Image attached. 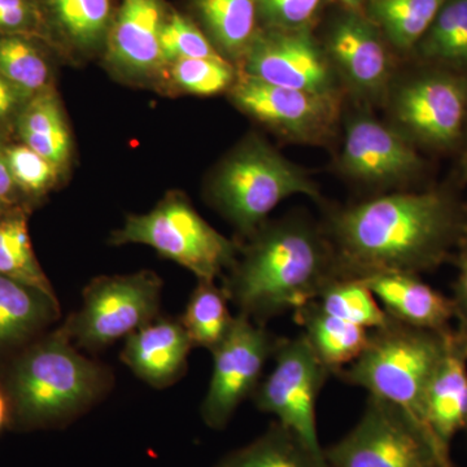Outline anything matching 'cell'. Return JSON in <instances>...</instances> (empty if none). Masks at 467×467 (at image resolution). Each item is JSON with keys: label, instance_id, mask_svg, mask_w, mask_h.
I'll use <instances>...</instances> for the list:
<instances>
[{"label": "cell", "instance_id": "obj_27", "mask_svg": "<svg viewBox=\"0 0 467 467\" xmlns=\"http://www.w3.org/2000/svg\"><path fill=\"white\" fill-rule=\"evenodd\" d=\"M229 297L214 281L198 279L181 322L186 328L193 347L213 350L225 339L234 317L229 309Z\"/></svg>", "mask_w": 467, "mask_h": 467}, {"label": "cell", "instance_id": "obj_16", "mask_svg": "<svg viewBox=\"0 0 467 467\" xmlns=\"http://www.w3.org/2000/svg\"><path fill=\"white\" fill-rule=\"evenodd\" d=\"M420 420L447 453L454 436L467 431V344L454 328L444 358L427 384Z\"/></svg>", "mask_w": 467, "mask_h": 467}, {"label": "cell", "instance_id": "obj_19", "mask_svg": "<svg viewBox=\"0 0 467 467\" xmlns=\"http://www.w3.org/2000/svg\"><path fill=\"white\" fill-rule=\"evenodd\" d=\"M159 0H124L109 33V58L131 73H149L162 64Z\"/></svg>", "mask_w": 467, "mask_h": 467}, {"label": "cell", "instance_id": "obj_37", "mask_svg": "<svg viewBox=\"0 0 467 467\" xmlns=\"http://www.w3.org/2000/svg\"><path fill=\"white\" fill-rule=\"evenodd\" d=\"M453 259L456 260L457 278L453 285V297L451 299L459 321L456 330L467 344V230Z\"/></svg>", "mask_w": 467, "mask_h": 467}, {"label": "cell", "instance_id": "obj_2", "mask_svg": "<svg viewBox=\"0 0 467 467\" xmlns=\"http://www.w3.org/2000/svg\"><path fill=\"white\" fill-rule=\"evenodd\" d=\"M254 235L223 288L239 313L257 324L317 300L326 285L343 278L327 235L308 221L290 218Z\"/></svg>", "mask_w": 467, "mask_h": 467}, {"label": "cell", "instance_id": "obj_7", "mask_svg": "<svg viewBox=\"0 0 467 467\" xmlns=\"http://www.w3.org/2000/svg\"><path fill=\"white\" fill-rule=\"evenodd\" d=\"M113 243L150 245L205 281H216L238 259L236 245L180 195L168 196L149 213L129 217Z\"/></svg>", "mask_w": 467, "mask_h": 467}, {"label": "cell", "instance_id": "obj_22", "mask_svg": "<svg viewBox=\"0 0 467 467\" xmlns=\"http://www.w3.org/2000/svg\"><path fill=\"white\" fill-rule=\"evenodd\" d=\"M16 125L26 146L57 168L67 164L70 158L72 140L60 101L54 91L48 88L27 101L18 116Z\"/></svg>", "mask_w": 467, "mask_h": 467}, {"label": "cell", "instance_id": "obj_15", "mask_svg": "<svg viewBox=\"0 0 467 467\" xmlns=\"http://www.w3.org/2000/svg\"><path fill=\"white\" fill-rule=\"evenodd\" d=\"M325 52L335 73L358 97L377 100L389 91V50L382 33L367 15L344 9L328 29Z\"/></svg>", "mask_w": 467, "mask_h": 467}, {"label": "cell", "instance_id": "obj_1", "mask_svg": "<svg viewBox=\"0 0 467 467\" xmlns=\"http://www.w3.org/2000/svg\"><path fill=\"white\" fill-rule=\"evenodd\" d=\"M467 230V209L448 190L396 192L339 209L328 220L343 278L432 272L453 259Z\"/></svg>", "mask_w": 467, "mask_h": 467}, {"label": "cell", "instance_id": "obj_12", "mask_svg": "<svg viewBox=\"0 0 467 467\" xmlns=\"http://www.w3.org/2000/svg\"><path fill=\"white\" fill-rule=\"evenodd\" d=\"M234 103L294 143L324 144L339 119L337 94H318L265 84L243 76L232 88Z\"/></svg>", "mask_w": 467, "mask_h": 467}, {"label": "cell", "instance_id": "obj_20", "mask_svg": "<svg viewBox=\"0 0 467 467\" xmlns=\"http://www.w3.org/2000/svg\"><path fill=\"white\" fill-rule=\"evenodd\" d=\"M295 319L331 376H337L367 348L370 330L325 312L316 300L295 310Z\"/></svg>", "mask_w": 467, "mask_h": 467}, {"label": "cell", "instance_id": "obj_40", "mask_svg": "<svg viewBox=\"0 0 467 467\" xmlns=\"http://www.w3.org/2000/svg\"><path fill=\"white\" fill-rule=\"evenodd\" d=\"M12 418L11 402L7 392L0 389V431L7 426L8 420Z\"/></svg>", "mask_w": 467, "mask_h": 467}, {"label": "cell", "instance_id": "obj_13", "mask_svg": "<svg viewBox=\"0 0 467 467\" xmlns=\"http://www.w3.org/2000/svg\"><path fill=\"white\" fill-rule=\"evenodd\" d=\"M244 75L281 88L337 94V73L310 29L257 33L244 55Z\"/></svg>", "mask_w": 467, "mask_h": 467}, {"label": "cell", "instance_id": "obj_32", "mask_svg": "<svg viewBox=\"0 0 467 467\" xmlns=\"http://www.w3.org/2000/svg\"><path fill=\"white\" fill-rule=\"evenodd\" d=\"M171 77L182 90L211 97L234 86L235 70L223 57L182 58L173 63Z\"/></svg>", "mask_w": 467, "mask_h": 467}, {"label": "cell", "instance_id": "obj_10", "mask_svg": "<svg viewBox=\"0 0 467 467\" xmlns=\"http://www.w3.org/2000/svg\"><path fill=\"white\" fill-rule=\"evenodd\" d=\"M393 115L413 143L451 150L462 142L467 119V76L425 66L399 88Z\"/></svg>", "mask_w": 467, "mask_h": 467}, {"label": "cell", "instance_id": "obj_35", "mask_svg": "<svg viewBox=\"0 0 467 467\" xmlns=\"http://www.w3.org/2000/svg\"><path fill=\"white\" fill-rule=\"evenodd\" d=\"M259 15L270 29L312 30L325 0H256Z\"/></svg>", "mask_w": 467, "mask_h": 467}, {"label": "cell", "instance_id": "obj_3", "mask_svg": "<svg viewBox=\"0 0 467 467\" xmlns=\"http://www.w3.org/2000/svg\"><path fill=\"white\" fill-rule=\"evenodd\" d=\"M110 371L77 350L66 326L33 344L9 371L12 418L23 429L58 425L99 400Z\"/></svg>", "mask_w": 467, "mask_h": 467}, {"label": "cell", "instance_id": "obj_28", "mask_svg": "<svg viewBox=\"0 0 467 467\" xmlns=\"http://www.w3.org/2000/svg\"><path fill=\"white\" fill-rule=\"evenodd\" d=\"M0 275L36 288L57 300L34 254L26 218L20 212L5 213L0 218Z\"/></svg>", "mask_w": 467, "mask_h": 467}, {"label": "cell", "instance_id": "obj_26", "mask_svg": "<svg viewBox=\"0 0 467 467\" xmlns=\"http://www.w3.org/2000/svg\"><path fill=\"white\" fill-rule=\"evenodd\" d=\"M196 9L218 48L230 57H244L259 33L256 0H196Z\"/></svg>", "mask_w": 467, "mask_h": 467}, {"label": "cell", "instance_id": "obj_33", "mask_svg": "<svg viewBox=\"0 0 467 467\" xmlns=\"http://www.w3.org/2000/svg\"><path fill=\"white\" fill-rule=\"evenodd\" d=\"M160 47L162 64L175 63L182 58L223 57L207 36L180 14L171 15L162 24Z\"/></svg>", "mask_w": 467, "mask_h": 467}, {"label": "cell", "instance_id": "obj_41", "mask_svg": "<svg viewBox=\"0 0 467 467\" xmlns=\"http://www.w3.org/2000/svg\"><path fill=\"white\" fill-rule=\"evenodd\" d=\"M347 11L359 12L364 14L365 0H337Z\"/></svg>", "mask_w": 467, "mask_h": 467}, {"label": "cell", "instance_id": "obj_8", "mask_svg": "<svg viewBox=\"0 0 467 467\" xmlns=\"http://www.w3.org/2000/svg\"><path fill=\"white\" fill-rule=\"evenodd\" d=\"M161 288V279L147 270L99 276L86 285L81 309L64 326L77 348H106L158 318Z\"/></svg>", "mask_w": 467, "mask_h": 467}, {"label": "cell", "instance_id": "obj_30", "mask_svg": "<svg viewBox=\"0 0 467 467\" xmlns=\"http://www.w3.org/2000/svg\"><path fill=\"white\" fill-rule=\"evenodd\" d=\"M316 301L325 312L370 331L382 327L389 319L376 295L358 278L335 279Z\"/></svg>", "mask_w": 467, "mask_h": 467}, {"label": "cell", "instance_id": "obj_39", "mask_svg": "<svg viewBox=\"0 0 467 467\" xmlns=\"http://www.w3.org/2000/svg\"><path fill=\"white\" fill-rule=\"evenodd\" d=\"M16 187L14 177H12L11 169H9L5 150H0V202L5 205L12 202Z\"/></svg>", "mask_w": 467, "mask_h": 467}, {"label": "cell", "instance_id": "obj_4", "mask_svg": "<svg viewBox=\"0 0 467 467\" xmlns=\"http://www.w3.org/2000/svg\"><path fill=\"white\" fill-rule=\"evenodd\" d=\"M451 330H427L389 317L382 327L370 331L367 348L337 377L422 422L423 395L444 358Z\"/></svg>", "mask_w": 467, "mask_h": 467}, {"label": "cell", "instance_id": "obj_31", "mask_svg": "<svg viewBox=\"0 0 467 467\" xmlns=\"http://www.w3.org/2000/svg\"><path fill=\"white\" fill-rule=\"evenodd\" d=\"M0 73L27 99L48 90L50 67L21 34H0Z\"/></svg>", "mask_w": 467, "mask_h": 467}, {"label": "cell", "instance_id": "obj_21", "mask_svg": "<svg viewBox=\"0 0 467 467\" xmlns=\"http://www.w3.org/2000/svg\"><path fill=\"white\" fill-rule=\"evenodd\" d=\"M60 315L58 300L0 275V349L32 339Z\"/></svg>", "mask_w": 467, "mask_h": 467}, {"label": "cell", "instance_id": "obj_38", "mask_svg": "<svg viewBox=\"0 0 467 467\" xmlns=\"http://www.w3.org/2000/svg\"><path fill=\"white\" fill-rule=\"evenodd\" d=\"M29 100L0 73V133L16 124L21 110Z\"/></svg>", "mask_w": 467, "mask_h": 467}, {"label": "cell", "instance_id": "obj_11", "mask_svg": "<svg viewBox=\"0 0 467 467\" xmlns=\"http://www.w3.org/2000/svg\"><path fill=\"white\" fill-rule=\"evenodd\" d=\"M279 339L265 325L247 316L238 313L234 317L225 339L211 352L213 371L202 404L205 425L213 430L225 429L242 402L254 395Z\"/></svg>", "mask_w": 467, "mask_h": 467}, {"label": "cell", "instance_id": "obj_34", "mask_svg": "<svg viewBox=\"0 0 467 467\" xmlns=\"http://www.w3.org/2000/svg\"><path fill=\"white\" fill-rule=\"evenodd\" d=\"M15 183L23 192L39 195L54 186L57 167L47 159L26 146H15L5 150Z\"/></svg>", "mask_w": 467, "mask_h": 467}, {"label": "cell", "instance_id": "obj_42", "mask_svg": "<svg viewBox=\"0 0 467 467\" xmlns=\"http://www.w3.org/2000/svg\"><path fill=\"white\" fill-rule=\"evenodd\" d=\"M462 142L465 144V167L467 169V119L465 125V130H463Z\"/></svg>", "mask_w": 467, "mask_h": 467}, {"label": "cell", "instance_id": "obj_36", "mask_svg": "<svg viewBox=\"0 0 467 467\" xmlns=\"http://www.w3.org/2000/svg\"><path fill=\"white\" fill-rule=\"evenodd\" d=\"M38 8L32 0H0V34L30 32L38 24Z\"/></svg>", "mask_w": 467, "mask_h": 467}, {"label": "cell", "instance_id": "obj_18", "mask_svg": "<svg viewBox=\"0 0 467 467\" xmlns=\"http://www.w3.org/2000/svg\"><path fill=\"white\" fill-rule=\"evenodd\" d=\"M358 279L367 284L387 315L396 321L441 333L451 330V321L456 319L453 301L425 284L420 275L379 273Z\"/></svg>", "mask_w": 467, "mask_h": 467}, {"label": "cell", "instance_id": "obj_17", "mask_svg": "<svg viewBox=\"0 0 467 467\" xmlns=\"http://www.w3.org/2000/svg\"><path fill=\"white\" fill-rule=\"evenodd\" d=\"M192 348L181 319L158 317L126 337L121 359L144 382L165 389L183 376Z\"/></svg>", "mask_w": 467, "mask_h": 467}, {"label": "cell", "instance_id": "obj_9", "mask_svg": "<svg viewBox=\"0 0 467 467\" xmlns=\"http://www.w3.org/2000/svg\"><path fill=\"white\" fill-rule=\"evenodd\" d=\"M275 367L252 396L254 405L272 414L313 450L324 451L318 441L317 400L330 371L319 361L303 334L279 339Z\"/></svg>", "mask_w": 467, "mask_h": 467}, {"label": "cell", "instance_id": "obj_29", "mask_svg": "<svg viewBox=\"0 0 467 467\" xmlns=\"http://www.w3.org/2000/svg\"><path fill=\"white\" fill-rule=\"evenodd\" d=\"M52 23L77 47L91 50L109 36V0H42Z\"/></svg>", "mask_w": 467, "mask_h": 467}, {"label": "cell", "instance_id": "obj_25", "mask_svg": "<svg viewBox=\"0 0 467 467\" xmlns=\"http://www.w3.org/2000/svg\"><path fill=\"white\" fill-rule=\"evenodd\" d=\"M217 467H328L324 451L313 450L299 435L273 423L247 447L229 454Z\"/></svg>", "mask_w": 467, "mask_h": 467}, {"label": "cell", "instance_id": "obj_6", "mask_svg": "<svg viewBox=\"0 0 467 467\" xmlns=\"http://www.w3.org/2000/svg\"><path fill=\"white\" fill-rule=\"evenodd\" d=\"M324 454L328 467H454L420 420L373 396L356 426Z\"/></svg>", "mask_w": 467, "mask_h": 467}, {"label": "cell", "instance_id": "obj_43", "mask_svg": "<svg viewBox=\"0 0 467 467\" xmlns=\"http://www.w3.org/2000/svg\"><path fill=\"white\" fill-rule=\"evenodd\" d=\"M5 205L3 204V202H0V218H2L3 216H5Z\"/></svg>", "mask_w": 467, "mask_h": 467}, {"label": "cell", "instance_id": "obj_5", "mask_svg": "<svg viewBox=\"0 0 467 467\" xmlns=\"http://www.w3.org/2000/svg\"><path fill=\"white\" fill-rule=\"evenodd\" d=\"M299 193L321 198L304 169L260 140L239 147L223 162L212 187L217 208L244 234L256 233L279 202Z\"/></svg>", "mask_w": 467, "mask_h": 467}, {"label": "cell", "instance_id": "obj_23", "mask_svg": "<svg viewBox=\"0 0 467 467\" xmlns=\"http://www.w3.org/2000/svg\"><path fill=\"white\" fill-rule=\"evenodd\" d=\"M447 0H365L364 14L400 52H413Z\"/></svg>", "mask_w": 467, "mask_h": 467}, {"label": "cell", "instance_id": "obj_14", "mask_svg": "<svg viewBox=\"0 0 467 467\" xmlns=\"http://www.w3.org/2000/svg\"><path fill=\"white\" fill-rule=\"evenodd\" d=\"M337 167L358 182L391 184L416 180L425 161L400 130L358 115L347 122Z\"/></svg>", "mask_w": 467, "mask_h": 467}, {"label": "cell", "instance_id": "obj_24", "mask_svg": "<svg viewBox=\"0 0 467 467\" xmlns=\"http://www.w3.org/2000/svg\"><path fill=\"white\" fill-rule=\"evenodd\" d=\"M413 54L425 66L467 76V0H447Z\"/></svg>", "mask_w": 467, "mask_h": 467}]
</instances>
